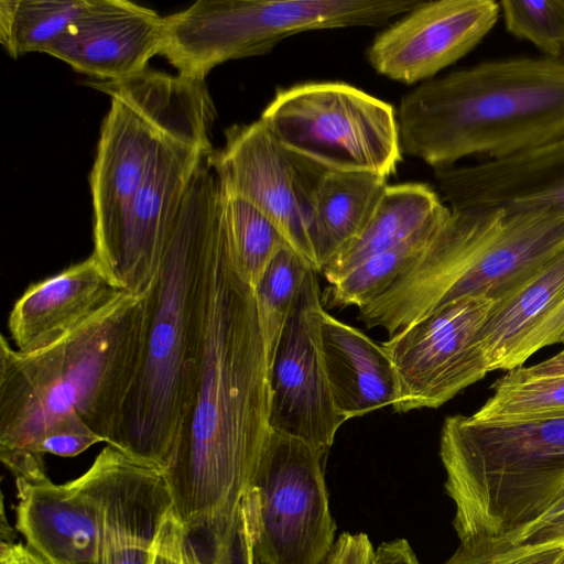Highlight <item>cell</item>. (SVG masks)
<instances>
[{
    "label": "cell",
    "mask_w": 564,
    "mask_h": 564,
    "mask_svg": "<svg viewBox=\"0 0 564 564\" xmlns=\"http://www.w3.org/2000/svg\"><path fill=\"white\" fill-rule=\"evenodd\" d=\"M562 540H564V518L557 520L556 522L552 523L551 525H549L542 530H539L536 532H533L531 534H528V535L519 539L513 544H511L506 550L505 553L513 551V550H518V549H524V547H530V546H534V545H540V544H545V543L562 541Z\"/></svg>",
    "instance_id": "cell-37"
},
{
    "label": "cell",
    "mask_w": 564,
    "mask_h": 564,
    "mask_svg": "<svg viewBox=\"0 0 564 564\" xmlns=\"http://www.w3.org/2000/svg\"><path fill=\"white\" fill-rule=\"evenodd\" d=\"M88 85L110 97L89 176L93 254L101 264L162 140L216 110L205 82L151 68L123 80Z\"/></svg>",
    "instance_id": "cell-6"
},
{
    "label": "cell",
    "mask_w": 564,
    "mask_h": 564,
    "mask_svg": "<svg viewBox=\"0 0 564 564\" xmlns=\"http://www.w3.org/2000/svg\"><path fill=\"white\" fill-rule=\"evenodd\" d=\"M182 564H205L195 541L188 533L183 545Z\"/></svg>",
    "instance_id": "cell-39"
},
{
    "label": "cell",
    "mask_w": 564,
    "mask_h": 564,
    "mask_svg": "<svg viewBox=\"0 0 564 564\" xmlns=\"http://www.w3.org/2000/svg\"><path fill=\"white\" fill-rule=\"evenodd\" d=\"M440 456L459 542L445 564H489L564 492V414L511 421L447 416Z\"/></svg>",
    "instance_id": "cell-5"
},
{
    "label": "cell",
    "mask_w": 564,
    "mask_h": 564,
    "mask_svg": "<svg viewBox=\"0 0 564 564\" xmlns=\"http://www.w3.org/2000/svg\"><path fill=\"white\" fill-rule=\"evenodd\" d=\"M499 7L509 33L564 62V0H503Z\"/></svg>",
    "instance_id": "cell-30"
},
{
    "label": "cell",
    "mask_w": 564,
    "mask_h": 564,
    "mask_svg": "<svg viewBox=\"0 0 564 564\" xmlns=\"http://www.w3.org/2000/svg\"><path fill=\"white\" fill-rule=\"evenodd\" d=\"M17 530L46 564H104L102 505L94 464L65 484L17 478Z\"/></svg>",
    "instance_id": "cell-15"
},
{
    "label": "cell",
    "mask_w": 564,
    "mask_h": 564,
    "mask_svg": "<svg viewBox=\"0 0 564 564\" xmlns=\"http://www.w3.org/2000/svg\"><path fill=\"white\" fill-rule=\"evenodd\" d=\"M88 0H1L0 43L12 58L44 51L84 13Z\"/></svg>",
    "instance_id": "cell-26"
},
{
    "label": "cell",
    "mask_w": 564,
    "mask_h": 564,
    "mask_svg": "<svg viewBox=\"0 0 564 564\" xmlns=\"http://www.w3.org/2000/svg\"><path fill=\"white\" fill-rule=\"evenodd\" d=\"M560 343H564V334H563V336L561 337Z\"/></svg>",
    "instance_id": "cell-40"
},
{
    "label": "cell",
    "mask_w": 564,
    "mask_h": 564,
    "mask_svg": "<svg viewBox=\"0 0 564 564\" xmlns=\"http://www.w3.org/2000/svg\"><path fill=\"white\" fill-rule=\"evenodd\" d=\"M259 119L283 148L326 171L388 178L402 161L393 106L349 84L280 89Z\"/></svg>",
    "instance_id": "cell-8"
},
{
    "label": "cell",
    "mask_w": 564,
    "mask_h": 564,
    "mask_svg": "<svg viewBox=\"0 0 564 564\" xmlns=\"http://www.w3.org/2000/svg\"><path fill=\"white\" fill-rule=\"evenodd\" d=\"M422 0H199L164 17L160 53L189 79L225 62L270 52L301 32L372 28L403 15Z\"/></svg>",
    "instance_id": "cell-7"
},
{
    "label": "cell",
    "mask_w": 564,
    "mask_h": 564,
    "mask_svg": "<svg viewBox=\"0 0 564 564\" xmlns=\"http://www.w3.org/2000/svg\"><path fill=\"white\" fill-rule=\"evenodd\" d=\"M208 163L224 189L257 207L319 272L310 223L313 191L325 170L283 148L260 119L228 128L225 145Z\"/></svg>",
    "instance_id": "cell-12"
},
{
    "label": "cell",
    "mask_w": 564,
    "mask_h": 564,
    "mask_svg": "<svg viewBox=\"0 0 564 564\" xmlns=\"http://www.w3.org/2000/svg\"><path fill=\"white\" fill-rule=\"evenodd\" d=\"M519 370L530 377H544L564 373V349L551 358L530 367H518Z\"/></svg>",
    "instance_id": "cell-38"
},
{
    "label": "cell",
    "mask_w": 564,
    "mask_h": 564,
    "mask_svg": "<svg viewBox=\"0 0 564 564\" xmlns=\"http://www.w3.org/2000/svg\"><path fill=\"white\" fill-rule=\"evenodd\" d=\"M102 505L104 564H150L172 509L160 466L108 445L96 456Z\"/></svg>",
    "instance_id": "cell-18"
},
{
    "label": "cell",
    "mask_w": 564,
    "mask_h": 564,
    "mask_svg": "<svg viewBox=\"0 0 564 564\" xmlns=\"http://www.w3.org/2000/svg\"><path fill=\"white\" fill-rule=\"evenodd\" d=\"M564 334V300L542 317L511 352L506 370L521 367L529 357L545 346L557 344Z\"/></svg>",
    "instance_id": "cell-31"
},
{
    "label": "cell",
    "mask_w": 564,
    "mask_h": 564,
    "mask_svg": "<svg viewBox=\"0 0 564 564\" xmlns=\"http://www.w3.org/2000/svg\"><path fill=\"white\" fill-rule=\"evenodd\" d=\"M102 443L95 434L79 431H59L47 435L39 445V453L61 457H74L93 445Z\"/></svg>",
    "instance_id": "cell-33"
},
{
    "label": "cell",
    "mask_w": 564,
    "mask_h": 564,
    "mask_svg": "<svg viewBox=\"0 0 564 564\" xmlns=\"http://www.w3.org/2000/svg\"><path fill=\"white\" fill-rule=\"evenodd\" d=\"M564 540L518 549L495 557L489 564H563Z\"/></svg>",
    "instance_id": "cell-34"
},
{
    "label": "cell",
    "mask_w": 564,
    "mask_h": 564,
    "mask_svg": "<svg viewBox=\"0 0 564 564\" xmlns=\"http://www.w3.org/2000/svg\"><path fill=\"white\" fill-rule=\"evenodd\" d=\"M269 365L254 288L221 219L197 388L162 468L173 513L192 539L204 542L212 564L231 557L240 510L271 432Z\"/></svg>",
    "instance_id": "cell-1"
},
{
    "label": "cell",
    "mask_w": 564,
    "mask_h": 564,
    "mask_svg": "<svg viewBox=\"0 0 564 564\" xmlns=\"http://www.w3.org/2000/svg\"><path fill=\"white\" fill-rule=\"evenodd\" d=\"M216 113L169 133L132 198L108 258L101 263L122 292L141 295L153 282L192 182L213 153Z\"/></svg>",
    "instance_id": "cell-10"
},
{
    "label": "cell",
    "mask_w": 564,
    "mask_h": 564,
    "mask_svg": "<svg viewBox=\"0 0 564 564\" xmlns=\"http://www.w3.org/2000/svg\"><path fill=\"white\" fill-rule=\"evenodd\" d=\"M0 564H46L28 544L1 541Z\"/></svg>",
    "instance_id": "cell-36"
},
{
    "label": "cell",
    "mask_w": 564,
    "mask_h": 564,
    "mask_svg": "<svg viewBox=\"0 0 564 564\" xmlns=\"http://www.w3.org/2000/svg\"><path fill=\"white\" fill-rule=\"evenodd\" d=\"M321 346L335 408L346 421L398 401L395 370L381 344L324 310Z\"/></svg>",
    "instance_id": "cell-21"
},
{
    "label": "cell",
    "mask_w": 564,
    "mask_h": 564,
    "mask_svg": "<svg viewBox=\"0 0 564 564\" xmlns=\"http://www.w3.org/2000/svg\"><path fill=\"white\" fill-rule=\"evenodd\" d=\"M451 209H547L564 216V137L498 160L435 171Z\"/></svg>",
    "instance_id": "cell-17"
},
{
    "label": "cell",
    "mask_w": 564,
    "mask_h": 564,
    "mask_svg": "<svg viewBox=\"0 0 564 564\" xmlns=\"http://www.w3.org/2000/svg\"><path fill=\"white\" fill-rule=\"evenodd\" d=\"M220 185L204 161L187 192L156 275L145 291L138 376L111 446L163 468L195 395L203 360Z\"/></svg>",
    "instance_id": "cell-3"
},
{
    "label": "cell",
    "mask_w": 564,
    "mask_h": 564,
    "mask_svg": "<svg viewBox=\"0 0 564 564\" xmlns=\"http://www.w3.org/2000/svg\"><path fill=\"white\" fill-rule=\"evenodd\" d=\"M564 300V246L522 286L492 304L477 335L489 372L506 370L528 332Z\"/></svg>",
    "instance_id": "cell-24"
},
{
    "label": "cell",
    "mask_w": 564,
    "mask_h": 564,
    "mask_svg": "<svg viewBox=\"0 0 564 564\" xmlns=\"http://www.w3.org/2000/svg\"><path fill=\"white\" fill-rule=\"evenodd\" d=\"M494 394L474 414L482 421H511L564 414V373L530 377L519 368L497 379Z\"/></svg>",
    "instance_id": "cell-28"
},
{
    "label": "cell",
    "mask_w": 564,
    "mask_h": 564,
    "mask_svg": "<svg viewBox=\"0 0 564 564\" xmlns=\"http://www.w3.org/2000/svg\"><path fill=\"white\" fill-rule=\"evenodd\" d=\"M371 564H420L409 542L397 539L381 543L376 550Z\"/></svg>",
    "instance_id": "cell-35"
},
{
    "label": "cell",
    "mask_w": 564,
    "mask_h": 564,
    "mask_svg": "<svg viewBox=\"0 0 564 564\" xmlns=\"http://www.w3.org/2000/svg\"><path fill=\"white\" fill-rule=\"evenodd\" d=\"M147 295L120 294L105 308L33 351L0 338V458L17 478H47L40 443L59 431L112 445L135 382Z\"/></svg>",
    "instance_id": "cell-2"
},
{
    "label": "cell",
    "mask_w": 564,
    "mask_h": 564,
    "mask_svg": "<svg viewBox=\"0 0 564 564\" xmlns=\"http://www.w3.org/2000/svg\"><path fill=\"white\" fill-rule=\"evenodd\" d=\"M373 547L365 533L344 532L323 564H371Z\"/></svg>",
    "instance_id": "cell-32"
},
{
    "label": "cell",
    "mask_w": 564,
    "mask_h": 564,
    "mask_svg": "<svg viewBox=\"0 0 564 564\" xmlns=\"http://www.w3.org/2000/svg\"><path fill=\"white\" fill-rule=\"evenodd\" d=\"M328 451L271 430L243 500L258 564H323L329 554Z\"/></svg>",
    "instance_id": "cell-9"
},
{
    "label": "cell",
    "mask_w": 564,
    "mask_h": 564,
    "mask_svg": "<svg viewBox=\"0 0 564 564\" xmlns=\"http://www.w3.org/2000/svg\"><path fill=\"white\" fill-rule=\"evenodd\" d=\"M563 246V215L547 209H501L496 226L441 306L468 296L499 302L522 286Z\"/></svg>",
    "instance_id": "cell-19"
},
{
    "label": "cell",
    "mask_w": 564,
    "mask_h": 564,
    "mask_svg": "<svg viewBox=\"0 0 564 564\" xmlns=\"http://www.w3.org/2000/svg\"><path fill=\"white\" fill-rule=\"evenodd\" d=\"M310 269L312 265L286 245L268 264L254 288L269 362Z\"/></svg>",
    "instance_id": "cell-29"
},
{
    "label": "cell",
    "mask_w": 564,
    "mask_h": 564,
    "mask_svg": "<svg viewBox=\"0 0 564 564\" xmlns=\"http://www.w3.org/2000/svg\"><path fill=\"white\" fill-rule=\"evenodd\" d=\"M563 564H564V562H563Z\"/></svg>",
    "instance_id": "cell-41"
},
{
    "label": "cell",
    "mask_w": 564,
    "mask_h": 564,
    "mask_svg": "<svg viewBox=\"0 0 564 564\" xmlns=\"http://www.w3.org/2000/svg\"><path fill=\"white\" fill-rule=\"evenodd\" d=\"M449 210L451 208L445 205L431 221L409 239L366 259L345 276L328 284L326 304L330 307L359 308L383 292L422 253Z\"/></svg>",
    "instance_id": "cell-25"
},
{
    "label": "cell",
    "mask_w": 564,
    "mask_h": 564,
    "mask_svg": "<svg viewBox=\"0 0 564 564\" xmlns=\"http://www.w3.org/2000/svg\"><path fill=\"white\" fill-rule=\"evenodd\" d=\"M316 271L310 269L269 366L272 431L329 449L346 420L337 412L322 346L325 310Z\"/></svg>",
    "instance_id": "cell-13"
},
{
    "label": "cell",
    "mask_w": 564,
    "mask_h": 564,
    "mask_svg": "<svg viewBox=\"0 0 564 564\" xmlns=\"http://www.w3.org/2000/svg\"><path fill=\"white\" fill-rule=\"evenodd\" d=\"M402 152L435 170L511 156L564 137V62H481L421 83L399 106Z\"/></svg>",
    "instance_id": "cell-4"
},
{
    "label": "cell",
    "mask_w": 564,
    "mask_h": 564,
    "mask_svg": "<svg viewBox=\"0 0 564 564\" xmlns=\"http://www.w3.org/2000/svg\"><path fill=\"white\" fill-rule=\"evenodd\" d=\"M164 17L126 0H88L84 13L44 53L105 82L137 76L160 55Z\"/></svg>",
    "instance_id": "cell-16"
},
{
    "label": "cell",
    "mask_w": 564,
    "mask_h": 564,
    "mask_svg": "<svg viewBox=\"0 0 564 564\" xmlns=\"http://www.w3.org/2000/svg\"><path fill=\"white\" fill-rule=\"evenodd\" d=\"M388 185L367 172L323 171L313 191L310 236L319 272L362 231Z\"/></svg>",
    "instance_id": "cell-22"
},
{
    "label": "cell",
    "mask_w": 564,
    "mask_h": 564,
    "mask_svg": "<svg viewBox=\"0 0 564 564\" xmlns=\"http://www.w3.org/2000/svg\"><path fill=\"white\" fill-rule=\"evenodd\" d=\"M445 206L424 183L387 185L359 236L325 264L321 273L332 284L366 259L409 239Z\"/></svg>",
    "instance_id": "cell-23"
},
{
    "label": "cell",
    "mask_w": 564,
    "mask_h": 564,
    "mask_svg": "<svg viewBox=\"0 0 564 564\" xmlns=\"http://www.w3.org/2000/svg\"><path fill=\"white\" fill-rule=\"evenodd\" d=\"M499 12L494 0L422 1L377 34L366 52L368 63L389 79L423 83L468 54Z\"/></svg>",
    "instance_id": "cell-14"
},
{
    "label": "cell",
    "mask_w": 564,
    "mask_h": 564,
    "mask_svg": "<svg viewBox=\"0 0 564 564\" xmlns=\"http://www.w3.org/2000/svg\"><path fill=\"white\" fill-rule=\"evenodd\" d=\"M495 302H449L381 343L395 370V412L436 409L489 372L477 335Z\"/></svg>",
    "instance_id": "cell-11"
},
{
    "label": "cell",
    "mask_w": 564,
    "mask_h": 564,
    "mask_svg": "<svg viewBox=\"0 0 564 564\" xmlns=\"http://www.w3.org/2000/svg\"><path fill=\"white\" fill-rule=\"evenodd\" d=\"M122 293L93 253L57 274L30 284L9 316L14 348L33 351L50 345Z\"/></svg>",
    "instance_id": "cell-20"
},
{
    "label": "cell",
    "mask_w": 564,
    "mask_h": 564,
    "mask_svg": "<svg viewBox=\"0 0 564 564\" xmlns=\"http://www.w3.org/2000/svg\"><path fill=\"white\" fill-rule=\"evenodd\" d=\"M220 206L236 261L247 281L256 288L268 264L288 242L257 207L221 186Z\"/></svg>",
    "instance_id": "cell-27"
}]
</instances>
